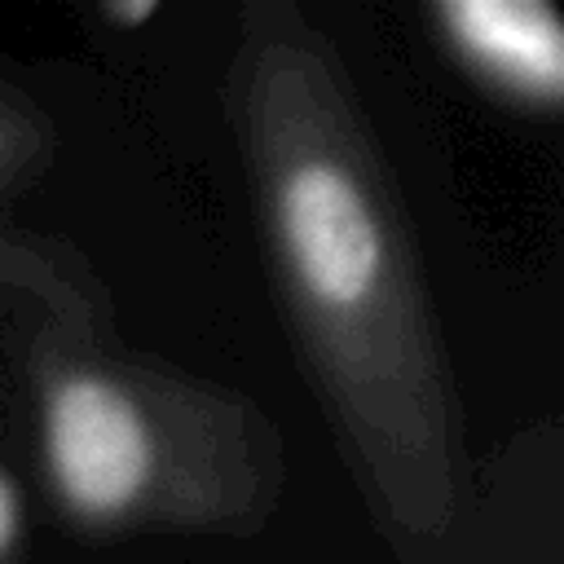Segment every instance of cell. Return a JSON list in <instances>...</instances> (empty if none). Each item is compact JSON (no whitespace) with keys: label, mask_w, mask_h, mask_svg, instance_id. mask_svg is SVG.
I'll use <instances>...</instances> for the list:
<instances>
[{"label":"cell","mask_w":564,"mask_h":564,"mask_svg":"<svg viewBox=\"0 0 564 564\" xmlns=\"http://www.w3.org/2000/svg\"><path fill=\"white\" fill-rule=\"evenodd\" d=\"M432 40L489 97L520 115L564 101V26L546 0H436Z\"/></svg>","instance_id":"3"},{"label":"cell","mask_w":564,"mask_h":564,"mask_svg":"<svg viewBox=\"0 0 564 564\" xmlns=\"http://www.w3.org/2000/svg\"><path fill=\"white\" fill-rule=\"evenodd\" d=\"M0 317L31 445L75 533H256L286 489V441L238 388L132 352L97 273L40 234H0Z\"/></svg>","instance_id":"2"},{"label":"cell","mask_w":564,"mask_h":564,"mask_svg":"<svg viewBox=\"0 0 564 564\" xmlns=\"http://www.w3.org/2000/svg\"><path fill=\"white\" fill-rule=\"evenodd\" d=\"M26 560V498L18 480L0 467V564Z\"/></svg>","instance_id":"5"},{"label":"cell","mask_w":564,"mask_h":564,"mask_svg":"<svg viewBox=\"0 0 564 564\" xmlns=\"http://www.w3.org/2000/svg\"><path fill=\"white\" fill-rule=\"evenodd\" d=\"M57 154V128L48 110L18 84L0 79V207L44 176Z\"/></svg>","instance_id":"4"},{"label":"cell","mask_w":564,"mask_h":564,"mask_svg":"<svg viewBox=\"0 0 564 564\" xmlns=\"http://www.w3.org/2000/svg\"><path fill=\"white\" fill-rule=\"evenodd\" d=\"M225 110L278 295L370 511L441 538L467 502V441L392 172L330 40L295 0H251Z\"/></svg>","instance_id":"1"},{"label":"cell","mask_w":564,"mask_h":564,"mask_svg":"<svg viewBox=\"0 0 564 564\" xmlns=\"http://www.w3.org/2000/svg\"><path fill=\"white\" fill-rule=\"evenodd\" d=\"M93 13L106 22V26H145V22H154L159 13H163V4L159 0H101V4H93Z\"/></svg>","instance_id":"6"}]
</instances>
